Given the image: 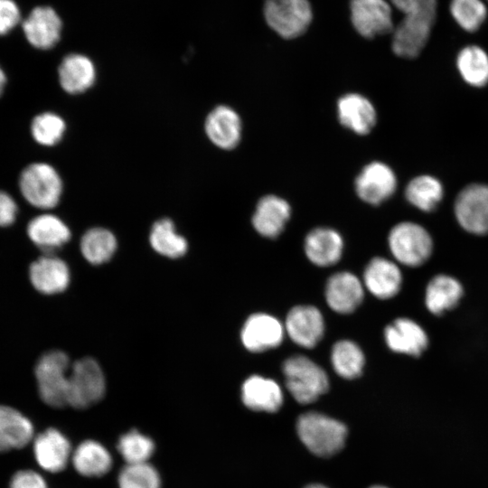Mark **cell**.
<instances>
[{"label":"cell","instance_id":"6da1fadb","mask_svg":"<svg viewBox=\"0 0 488 488\" xmlns=\"http://www.w3.org/2000/svg\"><path fill=\"white\" fill-rule=\"evenodd\" d=\"M403 13L394 28L393 52L406 59L418 57L426 46L436 18L437 0H391Z\"/></svg>","mask_w":488,"mask_h":488},{"label":"cell","instance_id":"7a4b0ae2","mask_svg":"<svg viewBox=\"0 0 488 488\" xmlns=\"http://www.w3.org/2000/svg\"><path fill=\"white\" fill-rule=\"evenodd\" d=\"M296 432L305 447L320 457H329L340 452L348 433L343 423L314 411L299 416Z\"/></svg>","mask_w":488,"mask_h":488},{"label":"cell","instance_id":"3957f363","mask_svg":"<svg viewBox=\"0 0 488 488\" xmlns=\"http://www.w3.org/2000/svg\"><path fill=\"white\" fill-rule=\"evenodd\" d=\"M282 371L287 390L300 404L314 402L329 389L325 371L306 356L287 358L282 365Z\"/></svg>","mask_w":488,"mask_h":488},{"label":"cell","instance_id":"277c9868","mask_svg":"<svg viewBox=\"0 0 488 488\" xmlns=\"http://www.w3.org/2000/svg\"><path fill=\"white\" fill-rule=\"evenodd\" d=\"M70 360L62 351L43 353L34 367V376L41 399L55 408L68 406Z\"/></svg>","mask_w":488,"mask_h":488},{"label":"cell","instance_id":"5b68a950","mask_svg":"<svg viewBox=\"0 0 488 488\" xmlns=\"http://www.w3.org/2000/svg\"><path fill=\"white\" fill-rule=\"evenodd\" d=\"M19 189L32 206L49 210L59 203L63 184L53 166L46 163H33L22 171Z\"/></svg>","mask_w":488,"mask_h":488},{"label":"cell","instance_id":"8992f818","mask_svg":"<svg viewBox=\"0 0 488 488\" xmlns=\"http://www.w3.org/2000/svg\"><path fill=\"white\" fill-rule=\"evenodd\" d=\"M106 392V380L99 364L92 358L74 362L69 372L68 406L88 408L100 401Z\"/></svg>","mask_w":488,"mask_h":488},{"label":"cell","instance_id":"52a82bcc","mask_svg":"<svg viewBox=\"0 0 488 488\" xmlns=\"http://www.w3.org/2000/svg\"><path fill=\"white\" fill-rule=\"evenodd\" d=\"M388 242L393 257L408 267L424 264L433 249V241L427 230L411 221L395 225L389 233Z\"/></svg>","mask_w":488,"mask_h":488},{"label":"cell","instance_id":"ba28073f","mask_svg":"<svg viewBox=\"0 0 488 488\" xmlns=\"http://www.w3.org/2000/svg\"><path fill=\"white\" fill-rule=\"evenodd\" d=\"M264 15L268 26L285 39L302 35L313 19L308 0H265Z\"/></svg>","mask_w":488,"mask_h":488},{"label":"cell","instance_id":"9c48e42d","mask_svg":"<svg viewBox=\"0 0 488 488\" xmlns=\"http://www.w3.org/2000/svg\"><path fill=\"white\" fill-rule=\"evenodd\" d=\"M455 214L466 231L488 234V186L474 183L464 188L456 197Z\"/></svg>","mask_w":488,"mask_h":488},{"label":"cell","instance_id":"30bf717a","mask_svg":"<svg viewBox=\"0 0 488 488\" xmlns=\"http://www.w3.org/2000/svg\"><path fill=\"white\" fill-rule=\"evenodd\" d=\"M33 451L36 463L45 472L57 474L71 461L73 448L61 430L50 427L35 435Z\"/></svg>","mask_w":488,"mask_h":488},{"label":"cell","instance_id":"8fae6325","mask_svg":"<svg viewBox=\"0 0 488 488\" xmlns=\"http://www.w3.org/2000/svg\"><path fill=\"white\" fill-rule=\"evenodd\" d=\"M351 20L355 30L365 38L393 30L391 8L385 0H351Z\"/></svg>","mask_w":488,"mask_h":488},{"label":"cell","instance_id":"7c38bea8","mask_svg":"<svg viewBox=\"0 0 488 488\" xmlns=\"http://www.w3.org/2000/svg\"><path fill=\"white\" fill-rule=\"evenodd\" d=\"M285 328L296 344L311 349L315 347L324 336V316L314 305H296L288 312Z\"/></svg>","mask_w":488,"mask_h":488},{"label":"cell","instance_id":"4fadbf2b","mask_svg":"<svg viewBox=\"0 0 488 488\" xmlns=\"http://www.w3.org/2000/svg\"><path fill=\"white\" fill-rule=\"evenodd\" d=\"M397 187V178L392 169L381 162H371L355 180L358 196L367 203L380 204L389 199Z\"/></svg>","mask_w":488,"mask_h":488},{"label":"cell","instance_id":"5bb4252c","mask_svg":"<svg viewBox=\"0 0 488 488\" xmlns=\"http://www.w3.org/2000/svg\"><path fill=\"white\" fill-rule=\"evenodd\" d=\"M240 338L244 347L249 352H265L281 344L284 327L276 317L265 313H257L245 321Z\"/></svg>","mask_w":488,"mask_h":488},{"label":"cell","instance_id":"9a60e30c","mask_svg":"<svg viewBox=\"0 0 488 488\" xmlns=\"http://www.w3.org/2000/svg\"><path fill=\"white\" fill-rule=\"evenodd\" d=\"M325 300L329 307L341 314L352 313L364 297L363 285L352 273L341 271L332 275L325 285Z\"/></svg>","mask_w":488,"mask_h":488},{"label":"cell","instance_id":"2e32d148","mask_svg":"<svg viewBox=\"0 0 488 488\" xmlns=\"http://www.w3.org/2000/svg\"><path fill=\"white\" fill-rule=\"evenodd\" d=\"M29 279L38 292L54 295L68 287L70 270L62 259L53 254H43L30 265Z\"/></svg>","mask_w":488,"mask_h":488},{"label":"cell","instance_id":"e0dca14e","mask_svg":"<svg viewBox=\"0 0 488 488\" xmlns=\"http://www.w3.org/2000/svg\"><path fill=\"white\" fill-rule=\"evenodd\" d=\"M204 129L209 140L217 147L230 150L237 146L241 137V120L231 108L220 105L207 116Z\"/></svg>","mask_w":488,"mask_h":488},{"label":"cell","instance_id":"ac0fdd59","mask_svg":"<svg viewBox=\"0 0 488 488\" xmlns=\"http://www.w3.org/2000/svg\"><path fill=\"white\" fill-rule=\"evenodd\" d=\"M384 338L391 351L411 356H419L428 344L424 329L415 321L405 317L387 325Z\"/></svg>","mask_w":488,"mask_h":488},{"label":"cell","instance_id":"d6986e66","mask_svg":"<svg viewBox=\"0 0 488 488\" xmlns=\"http://www.w3.org/2000/svg\"><path fill=\"white\" fill-rule=\"evenodd\" d=\"M363 283L375 297L389 299L399 292L402 275L394 262L385 258L376 257L365 267Z\"/></svg>","mask_w":488,"mask_h":488},{"label":"cell","instance_id":"ffe728a7","mask_svg":"<svg viewBox=\"0 0 488 488\" xmlns=\"http://www.w3.org/2000/svg\"><path fill=\"white\" fill-rule=\"evenodd\" d=\"M27 235L44 254H53L66 244L71 236L69 227L59 217L44 213L32 219Z\"/></svg>","mask_w":488,"mask_h":488},{"label":"cell","instance_id":"44dd1931","mask_svg":"<svg viewBox=\"0 0 488 488\" xmlns=\"http://www.w3.org/2000/svg\"><path fill=\"white\" fill-rule=\"evenodd\" d=\"M32 421L18 409L0 405V452L22 449L33 442Z\"/></svg>","mask_w":488,"mask_h":488},{"label":"cell","instance_id":"7402d4cb","mask_svg":"<svg viewBox=\"0 0 488 488\" xmlns=\"http://www.w3.org/2000/svg\"><path fill=\"white\" fill-rule=\"evenodd\" d=\"M28 42L38 49H50L60 39L61 22L55 11L47 6L33 9L23 23Z\"/></svg>","mask_w":488,"mask_h":488},{"label":"cell","instance_id":"603a6c76","mask_svg":"<svg viewBox=\"0 0 488 488\" xmlns=\"http://www.w3.org/2000/svg\"><path fill=\"white\" fill-rule=\"evenodd\" d=\"M70 464L80 475L99 478L111 470L113 458L103 444L94 439H86L73 449Z\"/></svg>","mask_w":488,"mask_h":488},{"label":"cell","instance_id":"cb8c5ba5","mask_svg":"<svg viewBox=\"0 0 488 488\" xmlns=\"http://www.w3.org/2000/svg\"><path fill=\"white\" fill-rule=\"evenodd\" d=\"M241 399L249 409L268 413L277 411L284 400L280 386L260 375H252L243 382Z\"/></svg>","mask_w":488,"mask_h":488},{"label":"cell","instance_id":"d4e9b609","mask_svg":"<svg viewBox=\"0 0 488 488\" xmlns=\"http://www.w3.org/2000/svg\"><path fill=\"white\" fill-rule=\"evenodd\" d=\"M342 236L330 228H316L311 230L305 239V252L307 258L319 267L336 264L343 254Z\"/></svg>","mask_w":488,"mask_h":488},{"label":"cell","instance_id":"484cf974","mask_svg":"<svg viewBox=\"0 0 488 488\" xmlns=\"http://www.w3.org/2000/svg\"><path fill=\"white\" fill-rule=\"evenodd\" d=\"M338 117L345 127L359 135L368 134L377 119L371 102L357 93L341 97L337 103Z\"/></svg>","mask_w":488,"mask_h":488},{"label":"cell","instance_id":"4316f807","mask_svg":"<svg viewBox=\"0 0 488 488\" xmlns=\"http://www.w3.org/2000/svg\"><path fill=\"white\" fill-rule=\"evenodd\" d=\"M290 213L286 201L276 195H267L258 202L252 224L261 236L274 239L283 231Z\"/></svg>","mask_w":488,"mask_h":488},{"label":"cell","instance_id":"83f0119b","mask_svg":"<svg viewBox=\"0 0 488 488\" xmlns=\"http://www.w3.org/2000/svg\"><path fill=\"white\" fill-rule=\"evenodd\" d=\"M61 87L71 95L81 94L89 89L96 80V69L86 56L78 53L67 55L58 69Z\"/></svg>","mask_w":488,"mask_h":488},{"label":"cell","instance_id":"f1b7e54d","mask_svg":"<svg viewBox=\"0 0 488 488\" xmlns=\"http://www.w3.org/2000/svg\"><path fill=\"white\" fill-rule=\"evenodd\" d=\"M463 296L460 282L447 275H437L427 284L425 296L426 306L434 314L453 309Z\"/></svg>","mask_w":488,"mask_h":488},{"label":"cell","instance_id":"f546056e","mask_svg":"<svg viewBox=\"0 0 488 488\" xmlns=\"http://www.w3.org/2000/svg\"><path fill=\"white\" fill-rule=\"evenodd\" d=\"M331 363L340 377L353 380L362 373L365 356L357 343L351 340H341L333 345Z\"/></svg>","mask_w":488,"mask_h":488},{"label":"cell","instance_id":"4dcf8cb0","mask_svg":"<svg viewBox=\"0 0 488 488\" xmlns=\"http://www.w3.org/2000/svg\"><path fill=\"white\" fill-rule=\"evenodd\" d=\"M149 241L157 253L167 258H180L187 251L186 239L175 231L173 221L168 218L160 219L153 224Z\"/></svg>","mask_w":488,"mask_h":488},{"label":"cell","instance_id":"1f68e13d","mask_svg":"<svg viewBox=\"0 0 488 488\" xmlns=\"http://www.w3.org/2000/svg\"><path fill=\"white\" fill-rule=\"evenodd\" d=\"M117 249L115 235L108 230L95 227L88 230L80 239V251L91 264L99 265L111 258Z\"/></svg>","mask_w":488,"mask_h":488},{"label":"cell","instance_id":"d6a6232c","mask_svg":"<svg viewBox=\"0 0 488 488\" xmlns=\"http://www.w3.org/2000/svg\"><path fill=\"white\" fill-rule=\"evenodd\" d=\"M457 69L468 84L483 87L488 83V55L479 46L463 48L457 55Z\"/></svg>","mask_w":488,"mask_h":488},{"label":"cell","instance_id":"836d02e7","mask_svg":"<svg viewBox=\"0 0 488 488\" xmlns=\"http://www.w3.org/2000/svg\"><path fill=\"white\" fill-rule=\"evenodd\" d=\"M443 186L435 177L420 175L408 183L406 199L415 207L424 211H433L442 200Z\"/></svg>","mask_w":488,"mask_h":488},{"label":"cell","instance_id":"e575fe53","mask_svg":"<svg viewBox=\"0 0 488 488\" xmlns=\"http://www.w3.org/2000/svg\"><path fill=\"white\" fill-rule=\"evenodd\" d=\"M117 450L126 465L149 462L155 451L154 440L137 429L123 433L117 439Z\"/></svg>","mask_w":488,"mask_h":488},{"label":"cell","instance_id":"d590c367","mask_svg":"<svg viewBox=\"0 0 488 488\" xmlns=\"http://www.w3.org/2000/svg\"><path fill=\"white\" fill-rule=\"evenodd\" d=\"M117 481L118 488H162L161 475L149 462L126 465Z\"/></svg>","mask_w":488,"mask_h":488},{"label":"cell","instance_id":"8d00e7d4","mask_svg":"<svg viewBox=\"0 0 488 488\" xmlns=\"http://www.w3.org/2000/svg\"><path fill=\"white\" fill-rule=\"evenodd\" d=\"M66 124L63 118L52 112L37 115L32 121L31 132L33 139L40 145L52 146L63 137Z\"/></svg>","mask_w":488,"mask_h":488},{"label":"cell","instance_id":"74e56055","mask_svg":"<svg viewBox=\"0 0 488 488\" xmlns=\"http://www.w3.org/2000/svg\"><path fill=\"white\" fill-rule=\"evenodd\" d=\"M450 13L458 25L471 33L480 28L487 15L481 0H451Z\"/></svg>","mask_w":488,"mask_h":488},{"label":"cell","instance_id":"f35d334b","mask_svg":"<svg viewBox=\"0 0 488 488\" xmlns=\"http://www.w3.org/2000/svg\"><path fill=\"white\" fill-rule=\"evenodd\" d=\"M9 488H49L43 476L33 470L17 471L11 478Z\"/></svg>","mask_w":488,"mask_h":488},{"label":"cell","instance_id":"ab89813d","mask_svg":"<svg viewBox=\"0 0 488 488\" xmlns=\"http://www.w3.org/2000/svg\"><path fill=\"white\" fill-rule=\"evenodd\" d=\"M20 20V11L13 0H0V34L7 33Z\"/></svg>","mask_w":488,"mask_h":488},{"label":"cell","instance_id":"60d3db41","mask_svg":"<svg viewBox=\"0 0 488 488\" xmlns=\"http://www.w3.org/2000/svg\"><path fill=\"white\" fill-rule=\"evenodd\" d=\"M18 208L14 198L4 191H0V227H7L16 219Z\"/></svg>","mask_w":488,"mask_h":488},{"label":"cell","instance_id":"b9f144b4","mask_svg":"<svg viewBox=\"0 0 488 488\" xmlns=\"http://www.w3.org/2000/svg\"><path fill=\"white\" fill-rule=\"evenodd\" d=\"M5 82H6L5 74L4 70L0 67V96H1V94L3 92V90H4Z\"/></svg>","mask_w":488,"mask_h":488},{"label":"cell","instance_id":"7bdbcfd3","mask_svg":"<svg viewBox=\"0 0 488 488\" xmlns=\"http://www.w3.org/2000/svg\"><path fill=\"white\" fill-rule=\"evenodd\" d=\"M305 488H327V487L320 483H312V484L307 485Z\"/></svg>","mask_w":488,"mask_h":488},{"label":"cell","instance_id":"ee69618b","mask_svg":"<svg viewBox=\"0 0 488 488\" xmlns=\"http://www.w3.org/2000/svg\"><path fill=\"white\" fill-rule=\"evenodd\" d=\"M370 488H388V487L380 486V485H375V486H372V487H370Z\"/></svg>","mask_w":488,"mask_h":488}]
</instances>
